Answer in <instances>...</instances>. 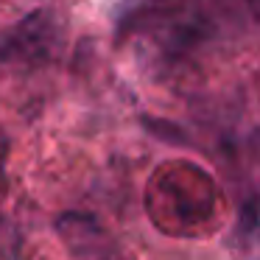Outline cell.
<instances>
[{"instance_id":"cell-1","label":"cell","mask_w":260,"mask_h":260,"mask_svg":"<svg viewBox=\"0 0 260 260\" xmlns=\"http://www.w3.org/2000/svg\"><path fill=\"white\" fill-rule=\"evenodd\" d=\"M53 45V20L48 12H31L12 31L0 37V64L3 62H34Z\"/></svg>"},{"instance_id":"cell-2","label":"cell","mask_w":260,"mask_h":260,"mask_svg":"<svg viewBox=\"0 0 260 260\" xmlns=\"http://www.w3.org/2000/svg\"><path fill=\"white\" fill-rule=\"evenodd\" d=\"M143 126L148 129V135H154L157 140L171 143V146H190V140L185 137V129L168 123V120H159V118H143Z\"/></svg>"}]
</instances>
